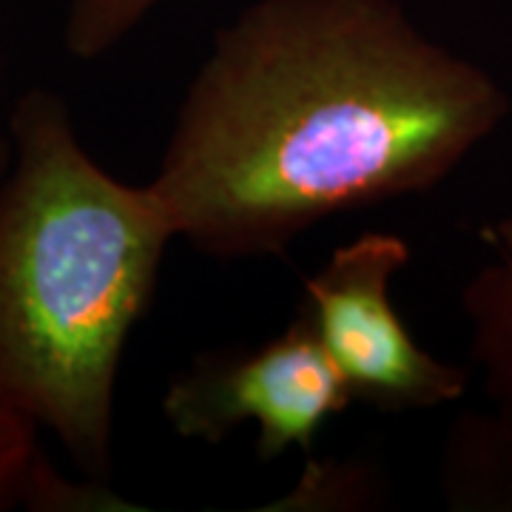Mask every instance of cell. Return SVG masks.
Masks as SVG:
<instances>
[{"instance_id": "8", "label": "cell", "mask_w": 512, "mask_h": 512, "mask_svg": "<svg viewBox=\"0 0 512 512\" xmlns=\"http://www.w3.org/2000/svg\"><path fill=\"white\" fill-rule=\"evenodd\" d=\"M481 239L495 251V262L512 271V214L481 228Z\"/></svg>"}, {"instance_id": "5", "label": "cell", "mask_w": 512, "mask_h": 512, "mask_svg": "<svg viewBox=\"0 0 512 512\" xmlns=\"http://www.w3.org/2000/svg\"><path fill=\"white\" fill-rule=\"evenodd\" d=\"M461 308L473 328V362L484 373L495 416L512 439V271L490 262L461 293Z\"/></svg>"}, {"instance_id": "4", "label": "cell", "mask_w": 512, "mask_h": 512, "mask_svg": "<svg viewBox=\"0 0 512 512\" xmlns=\"http://www.w3.org/2000/svg\"><path fill=\"white\" fill-rule=\"evenodd\" d=\"M353 407L348 384L330 362L311 319L296 316L248 350L202 353L168 384L163 416L185 441L220 444L256 424V456L311 453L319 430Z\"/></svg>"}, {"instance_id": "6", "label": "cell", "mask_w": 512, "mask_h": 512, "mask_svg": "<svg viewBox=\"0 0 512 512\" xmlns=\"http://www.w3.org/2000/svg\"><path fill=\"white\" fill-rule=\"evenodd\" d=\"M160 0H69L63 46L77 60H94L120 46Z\"/></svg>"}, {"instance_id": "1", "label": "cell", "mask_w": 512, "mask_h": 512, "mask_svg": "<svg viewBox=\"0 0 512 512\" xmlns=\"http://www.w3.org/2000/svg\"><path fill=\"white\" fill-rule=\"evenodd\" d=\"M510 114L399 0H254L217 29L148 180L174 237L237 262L439 188Z\"/></svg>"}, {"instance_id": "3", "label": "cell", "mask_w": 512, "mask_h": 512, "mask_svg": "<svg viewBox=\"0 0 512 512\" xmlns=\"http://www.w3.org/2000/svg\"><path fill=\"white\" fill-rule=\"evenodd\" d=\"M410 262L396 234L367 231L339 245L302 285L311 319L353 404L376 413H424L467 393V370L424 350L393 305V279Z\"/></svg>"}, {"instance_id": "9", "label": "cell", "mask_w": 512, "mask_h": 512, "mask_svg": "<svg viewBox=\"0 0 512 512\" xmlns=\"http://www.w3.org/2000/svg\"><path fill=\"white\" fill-rule=\"evenodd\" d=\"M12 163V137L0 134V177L6 174V168Z\"/></svg>"}, {"instance_id": "10", "label": "cell", "mask_w": 512, "mask_h": 512, "mask_svg": "<svg viewBox=\"0 0 512 512\" xmlns=\"http://www.w3.org/2000/svg\"><path fill=\"white\" fill-rule=\"evenodd\" d=\"M0 89H3V46H0Z\"/></svg>"}, {"instance_id": "7", "label": "cell", "mask_w": 512, "mask_h": 512, "mask_svg": "<svg viewBox=\"0 0 512 512\" xmlns=\"http://www.w3.org/2000/svg\"><path fill=\"white\" fill-rule=\"evenodd\" d=\"M37 458V421L0 390V510L23 504Z\"/></svg>"}, {"instance_id": "2", "label": "cell", "mask_w": 512, "mask_h": 512, "mask_svg": "<svg viewBox=\"0 0 512 512\" xmlns=\"http://www.w3.org/2000/svg\"><path fill=\"white\" fill-rule=\"evenodd\" d=\"M0 177V390L94 481L109 476L114 393L174 228L151 185L83 148L66 103L32 89Z\"/></svg>"}]
</instances>
